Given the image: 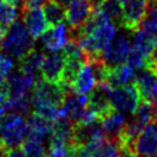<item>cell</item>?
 <instances>
[{
  "mask_svg": "<svg viewBox=\"0 0 157 157\" xmlns=\"http://www.w3.org/2000/svg\"><path fill=\"white\" fill-rule=\"evenodd\" d=\"M47 0H22L21 1V10H29L43 6Z\"/></svg>",
  "mask_w": 157,
  "mask_h": 157,
  "instance_id": "obj_32",
  "label": "cell"
},
{
  "mask_svg": "<svg viewBox=\"0 0 157 157\" xmlns=\"http://www.w3.org/2000/svg\"><path fill=\"white\" fill-rule=\"evenodd\" d=\"M134 152L139 157H150L157 153V125L156 123L147 124L140 132L132 146Z\"/></svg>",
  "mask_w": 157,
  "mask_h": 157,
  "instance_id": "obj_9",
  "label": "cell"
},
{
  "mask_svg": "<svg viewBox=\"0 0 157 157\" xmlns=\"http://www.w3.org/2000/svg\"><path fill=\"white\" fill-rule=\"evenodd\" d=\"M43 12L49 26H55L65 20V9L55 0H47L43 4Z\"/></svg>",
  "mask_w": 157,
  "mask_h": 157,
  "instance_id": "obj_23",
  "label": "cell"
},
{
  "mask_svg": "<svg viewBox=\"0 0 157 157\" xmlns=\"http://www.w3.org/2000/svg\"><path fill=\"white\" fill-rule=\"evenodd\" d=\"M63 69H64L63 55L58 54L56 52H50L43 58V63L40 66V76L47 81L56 83L61 77Z\"/></svg>",
  "mask_w": 157,
  "mask_h": 157,
  "instance_id": "obj_15",
  "label": "cell"
},
{
  "mask_svg": "<svg viewBox=\"0 0 157 157\" xmlns=\"http://www.w3.org/2000/svg\"><path fill=\"white\" fill-rule=\"evenodd\" d=\"M134 83L139 90L141 99L150 102L157 108V75L152 70L144 67L136 75Z\"/></svg>",
  "mask_w": 157,
  "mask_h": 157,
  "instance_id": "obj_8",
  "label": "cell"
},
{
  "mask_svg": "<svg viewBox=\"0 0 157 157\" xmlns=\"http://www.w3.org/2000/svg\"><path fill=\"white\" fill-rule=\"evenodd\" d=\"M70 146L61 140L50 137L48 150L45 151L47 157H66L70 152Z\"/></svg>",
  "mask_w": 157,
  "mask_h": 157,
  "instance_id": "obj_27",
  "label": "cell"
},
{
  "mask_svg": "<svg viewBox=\"0 0 157 157\" xmlns=\"http://www.w3.org/2000/svg\"><path fill=\"white\" fill-rule=\"evenodd\" d=\"M2 157H27L22 147H11V148H4L1 152Z\"/></svg>",
  "mask_w": 157,
  "mask_h": 157,
  "instance_id": "obj_31",
  "label": "cell"
},
{
  "mask_svg": "<svg viewBox=\"0 0 157 157\" xmlns=\"http://www.w3.org/2000/svg\"><path fill=\"white\" fill-rule=\"evenodd\" d=\"M155 123H156V125H157V117H156V120H155Z\"/></svg>",
  "mask_w": 157,
  "mask_h": 157,
  "instance_id": "obj_42",
  "label": "cell"
},
{
  "mask_svg": "<svg viewBox=\"0 0 157 157\" xmlns=\"http://www.w3.org/2000/svg\"><path fill=\"white\" fill-rule=\"evenodd\" d=\"M13 66V61L9 55L0 54V82H5L9 78Z\"/></svg>",
  "mask_w": 157,
  "mask_h": 157,
  "instance_id": "obj_30",
  "label": "cell"
},
{
  "mask_svg": "<svg viewBox=\"0 0 157 157\" xmlns=\"http://www.w3.org/2000/svg\"><path fill=\"white\" fill-rule=\"evenodd\" d=\"M66 157H77V156H76V155H75V153H72V152H71V151H70V152H69V155H67V156H66Z\"/></svg>",
  "mask_w": 157,
  "mask_h": 157,
  "instance_id": "obj_38",
  "label": "cell"
},
{
  "mask_svg": "<svg viewBox=\"0 0 157 157\" xmlns=\"http://www.w3.org/2000/svg\"><path fill=\"white\" fill-rule=\"evenodd\" d=\"M2 150H4V145H2V140H1V136H0V153L2 152Z\"/></svg>",
  "mask_w": 157,
  "mask_h": 157,
  "instance_id": "obj_37",
  "label": "cell"
},
{
  "mask_svg": "<svg viewBox=\"0 0 157 157\" xmlns=\"http://www.w3.org/2000/svg\"><path fill=\"white\" fill-rule=\"evenodd\" d=\"M1 49L12 58L21 59L34 47V39L21 21H15L7 29L1 42Z\"/></svg>",
  "mask_w": 157,
  "mask_h": 157,
  "instance_id": "obj_2",
  "label": "cell"
},
{
  "mask_svg": "<svg viewBox=\"0 0 157 157\" xmlns=\"http://www.w3.org/2000/svg\"><path fill=\"white\" fill-rule=\"evenodd\" d=\"M110 92L112 87L107 82H97L87 97V107L99 119L114 109L110 103Z\"/></svg>",
  "mask_w": 157,
  "mask_h": 157,
  "instance_id": "obj_6",
  "label": "cell"
},
{
  "mask_svg": "<svg viewBox=\"0 0 157 157\" xmlns=\"http://www.w3.org/2000/svg\"><path fill=\"white\" fill-rule=\"evenodd\" d=\"M99 121L104 135L117 141L126 124V118L121 112L117 109H112L109 113L103 115L99 119Z\"/></svg>",
  "mask_w": 157,
  "mask_h": 157,
  "instance_id": "obj_16",
  "label": "cell"
},
{
  "mask_svg": "<svg viewBox=\"0 0 157 157\" xmlns=\"http://www.w3.org/2000/svg\"><path fill=\"white\" fill-rule=\"evenodd\" d=\"M22 21L25 23V27L27 28L28 33L33 39H38L42 37V34L48 29L49 23L45 18V15L43 10L39 7L29 9V10H21Z\"/></svg>",
  "mask_w": 157,
  "mask_h": 157,
  "instance_id": "obj_10",
  "label": "cell"
},
{
  "mask_svg": "<svg viewBox=\"0 0 157 157\" xmlns=\"http://www.w3.org/2000/svg\"><path fill=\"white\" fill-rule=\"evenodd\" d=\"M119 155H120L119 144L115 140L107 137L105 141L101 145V147L96 151L93 157H119Z\"/></svg>",
  "mask_w": 157,
  "mask_h": 157,
  "instance_id": "obj_28",
  "label": "cell"
},
{
  "mask_svg": "<svg viewBox=\"0 0 157 157\" xmlns=\"http://www.w3.org/2000/svg\"><path fill=\"white\" fill-rule=\"evenodd\" d=\"M134 32H135V34H134V39H132V48L135 50H137L139 53H141L147 59L157 40L141 28H137Z\"/></svg>",
  "mask_w": 157,
  "mask_h": 157,
  "instance_id": "obj_20",
  "label": "cell"
},
{
  "mask_svg": "<svg viewBox=\"0 0 157 157\" xmlns=\"http://www.w3.org/2000/svg\"><path fill=\"white\" fill-rule=\"evenodd\" d=\"M43 58L44 55L42 52L32 49L20 59L18 70L38 78V76L40 75V66L43 63Z\"/></svg>",
  "mask_w": 157,
  "mask_h": 157,
  "instance_id": "obj_18",
  "label": "cell"
},
{
  "mask_svg": "<svg viewBox=\"0 0 157 157\" xmlns=\"http://www.w3.org/2000/svg\"><path fill=\"white\" fill-rule=\"evenodd\" d=\"M43 142H44V139L28 135L21 146L27 157H47Z\"/></svg>",
  "mask_w": 157,
  "mask_h": 157,
  "instance_id": "obj_24",
  "label": "cell"
},
{
  "mask_svg": "<svg viewBox=\"0 0 157 157\" xmlns=\"http://www.w3.org/2000/svg\"><path fill=\"white\" fill-rule=\"evenodd\" d=\"M96 9L105 15L112 22L120 25L123 16V2L120 0H99Z\"/></svg>",
  "mask_w": 157,
  "mask_h": 157,
  "instance_id": "obj_21",
  "label": "cell"
},
{
  "mask_svg": "<svg viewBox=\"0 0 157 157\" xmlns=\"http://www.w3.org/2000/svg\"><path fill=\"white\" fill-rule=\"evenodd\" d=\"M4 1H6V2H9V4H12V5H18V4H21V1L22 0H4Z\"/></svg>",
  "mask_w": 157,
  "mask_h": 157,
  "instance_id": "obj_35",
  "label": "cell"
},
{
  "mask_svg": "<svg viewBox=\"0 0 157 157\" xmlns=\"http://www.w3.org/2000/svg\"><path fill=\"white\" fill-rule=\"evenodd\" d=\"M56 2H59L60 5H63V6H65V5H67V2L70 1V0H55Z\"/></svg>",
  "mask_w": 157,
  "mask_h": 157,
  "instance_id": "obj_36",
  "label": "cell"
},
{
  "mask_svg": "<svg viewBox=\"0 0 157 157\" xmlns=\"http://www.w3.org/2000/svg\"><path fill=\"white\" fill-rule=\"evenodd\" d=\"M6 29H7V28H5V27L0 26V44H1L2 39H4V36H5V33H6Z\"/></svg>",
  "mask_w": 157,
  "mask_h": 157,
  "instance_id": "obj_34",
  "label": "cell"
},
{
  "mask_svg": "<svg viewBox=\"0 0 157 157\" xmlns=\"http://www.w3.org/2000/svg\"><path fill=\"white\" fill-rule=\"evenodd\" d=\"M120 1H121V2H123V4H124V2H125V1H126V0H120Z\"/></svg>",
  "mask_w": 157,
  "mask_h": 157,
  "instance_id": "obj_41",
  "label": "cell"
},
{
  "mask_svg": "<svg viewBox=\"0 0 157 157\" xmlns=\"http://www.w3.org/2000/svg\"><path fill=\"white\" fill-rule=\"evenodd\" d=\"M38 78H36L34 76L27 75L20 70L17 72L10 74L7 78L10 93H28V91L33 88Z\"/></svg>",
  "mask_w": 157,
  "mask_h": 157,
  "instance_id": "obj_19",
  "label": "cell"
},
{
  "mask_svg": "<svg viewBox=\"0 0 157 157\" xmlns=\"http://www.w3.org/2000/svg\"><path fill=\"white\" fill-rule=\"evenodd\" d=\"M152 71H153V72H155V74L157 75V64H156V65H155V66L152 67Z\"/></svg>",
  "mask_w": 157,
  "mask_h": 157,
  "instance_id": "obj_39",
  "label": "cell"
},
{
  "mask_svg": "<svg viewBox=\"0 0 157 157\" xmlns=\"http://www.w3.org/2000/svg\"><path fill=\"white\" fill-rule=\"evenodd\" d=\"M141 102L139 90L135 83L112 88L110 103L112 107L123 113H134Z\"/></svg>",
  "mask_w": 157,
  "mask_h": 157,
  "instance_id": "obj_4",
  "label": "cell"
},
{
  "mask_svg": "<svg viewBox=\"0 0 157 157\" xmlns=\"http://www.w3.org/2000/svg\"><path fill=\"white\" fill-rule=\"evenodd\" d=\"M65 94L55 82L44 78L37 80L33 86L31 103L34 112L54 121L61 114V105Z\"/></svg>",
  "mask_w": 157,
  "mask_h": 157,
  "instance_id": "obj_1",
  "label": "cell"
},
{
  "mask_svg": "<svg viewBox=\"0 0 157 157\" xmlns=\"http://www.w3.org/2000/svg\"><path fill=\"white\" fill-rule=\"evenodd\" d=\"M4 105L7 112L26 114L29 113L31 109V98L28 97V93H10V97Z\"/></svg>",
  "mask_w": 157,
  "mask_h": 157,
  "instance_id": "obj_22",
  "label": "cell"
},
{
  "mask_svg": "<svg viewBox=\"0 0 157 157\" xmlns=\"http://www.w3.org/2000/svg\"><path fill=\"white\" fill-rule=\"evenodd\" d=\"M17 17V10L15 5L0 0V26L9 28Z\"/></svg>",
  "mask_w": 157,
  "mask_h": 157,
  "instance_id": "obj_26",
  "label": "cell"
},
{
  "mask_svg": "<svg viewBox=\"0 0 157 157\" xmlns=\"http://www.w3.org/2000/svg\"><path fill=\"white\" fill-rule=\"evenodd\" d=\"M69 28L61 22L55 26H49L48 29L42 34L43 47L49 52H58L69 40Z\"/></svg>",
  "mask_w": 157,
  "mask_h": 157,
  "instance_id": "obj_12",
  "label": "cell"
},
{
  "mask_svg": "<svg viewBox=\"0 0 157 157\" xmlns=\"http://www.w3.org/2000/svg\"><path fill=\"white\" fill-rule=\"evenodd\" d=\"M87 109V96L86 94H78V93H70L65 96L63 105H61V113L67 117L72 124L77 123L83 113Z\"/></svg>",
  "mask_w": 157,
  "mask_h": 157,
  "instance_id": "obj_13",
  "label": "cell"
},
{
  "mask_svg": "<svg viewBox=\"0 0 157 157\" xmlns=\"http://www.w3.org/2000/svg\"><path fill=\"white\" fill-rule=\"evenodd\" d=\"M150 157H157V153H155V155H152V156H150Z\"/></svg>",
  "mask_w": 157,
  "mask_h": 157,
  "instance_id": "obj_40",
  "label": "cell"
},
{
  "mask_svg": "<svg viewBox=\"0 0 157 157\" xmlns=\"http://www.w3.org/2000/svg\"><path fill=\"white\" fill-rule=\"evenodd\" d=\"M156 64H157V42H156V44H155V47H153L151 54H150L148 58L146 59V67L150 69V70H152V67H153Z\"/></svg>",
  "mask_w": 157,
  "mask_h": 157,
  "instance_id": "obj_33",
  "label": "cell"
},
{
  "mask_svg": "<svg viewBox=\"0 0 157 157\" xmlns=\"http://www.w3.org/2000/svg\"><path fill=\"white\" fill-rule=\"evenodd\" d=\"M136 78V71L129 64H120L117 66H108L105 82L112 87H120L129 83H134Z\"/></svg>",
  "mask_w": 157,
  "mask_h": 157,
  "instance_id": "obj_14",
  "label": "cell"
},
{
  "mask_svg": "<svg viewBox=\"0 0 157 157\" xmlns=\"http://www.w3.org/2000/svg\"><path fill=\"white\" fill-rule=\"evenodd\" d=\"M126 60H128V64L131 67H134L135 70H141V69L146 67V56H144L141 53H139L134 48L130 49Z\"/></svg>",
  "mask_w": 157,
  "mask_h": 157,
  "instance_id": "obj_29",
  "label": "cell"
},
{
  "mask_svg": "<svg viewBox=\"0 0 157 157\" xmlns=\"http://www.w3.org/2000/svg\"><path fill=\"white\" fill-rule=\"evenodd\" d=\"M148 7V0H126L123 5L120 26L129 31L139 28Z\"/></svg>",
  "mask_w": 157,
  "mask_h": 157,
  "instance_id": "obj_7",
  "label": "cell"
},
{
  "mask_svg": "<svg viewBox=\"0 0 157 157\" xmlns=\"http://www.w3.org/2000/svg\"><path fill=\"white\" fill-rule=\"evenodd\" d=\"M130 42L128 37L123 33L118 34L114 40H112L109 48L104 54V61L108 66H117L124 64L128 59L130 52Z\"/></svg>",
  "mask_w": 157,
  "mask_h": 157,
  "instance_id": "obj_11",
  "label": "cell"
},
{
  "mask_svg": "<svg viewBox=\"0 0 157 157\" xmlns=\"http://www.w3.org/2000/svg\"><path fill=\"white\" fill-rule=\"evenodd\" d=\"M139 28L147 32L157 40V4L148 2V7Z\"/></svg>",
  "mask_w": 157,
  "mask_h": 157,
  "instance_id": "obj_25",
  "label": "cell"
},
{
  "mask_svg": "<svg viewBox=\"0 0 157 157\" xmlns=\"http://www.w3.org/2000/svg\"><path fill=\"white\" fill-rule=\"evenodd\" d=\"M28 129L26 119L22 114L10 112L4 115L0 121V136L4 148L18 147L27 137Z\"/></svg>",
  "mask_w": 157,
  "mask_h": 157,
  "instance_id": "obj_3",
  "label": "cell"
},
{
  "mask_svg": "<svg viewBox=\"0 0 157 157\" xmlns=\"http://www.w3.org/2000/svg\"><path fill=\"white\" fill-rule=\"evenodd\" d=\"M96 6V0H70L65 9V20L70 26L69 29H78L91 17Z\"/></svg>",
  "mask_w": 157,
  "mask_h": 157,
  "instance_id": "obj_5",
  "label": "cell"
},
{
  "mask_svg": "<svg viewBox=\"0 0 157 157\" xmlns=\"http://www.w3.org/2000/svg\"><path fill=\"white\" fill-rule=\"evenodd\" d=\"M98 1H99V0H96V2H97V4H98Z\"/></svg>",
  "mask_w": 157,
  "mask_h": 157,
  "instance_id": "obj_43",
  "label": "cell"
},
{
  "mask_svg": "<svg viewBox=\"0 0 157 157\" xmlns=\"http://www.w3.org/2000/svg\"><path fill=\"white\" fill-rule=\"evenodd\" d=\"M26 123H27V129H28L27 136L29 135V136H37V137L44 139L45 135L52 134L53 121L36 112L31 113L27 117Z\"/></svg>",
  "mask_w": 157,
  "mask_h": 157,
  "instance_id": "obj_17",
  "label": "cell"
}]
</instances>
